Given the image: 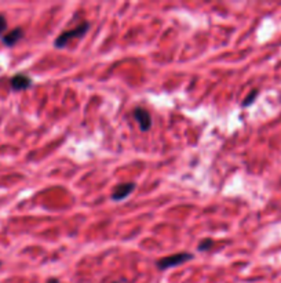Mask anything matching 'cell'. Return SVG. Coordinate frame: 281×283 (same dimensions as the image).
Instances as JSON below:
<instances>
[{
  "instance_id": "1",
  "label": "cell",
  "mask_w": 281,
  "mask_h": 283,
  "mask_svg": "<svg viewBox=\"0 0 281 283\" xmlns=\"http://www.w3.org/2000/svg\"><path fill=\"white\" fill-rule=\"evenodd\" d=\"M90 26H91V25H90L88 21H83L82 24H79L77 26H75V28L64 30V32L54 40V47L64 48L70 40H73V39H82V37L86 36L88 30H90Z\"/></svg>"
},
{
  "instance_id": "2",
  "label": "cell",
  "mask_w": 281,
  "mask_h": 283,
  "mask_svg": "<svg viewBox=\"0 0 281 283\" xmlns=\"http://www.w3.org/2000/svg\"><path fill=\"white\" fill-rule=\"evenodd\" d=\"M194 259V254L187 253V252H182V253H176L172 254V256H167V257H163L160 259L156 263V266L160 271H165L168 268H174V267H178L183 264V263H187L190 260Z\"/></svg>"
},
{
  "instance_id": "3",
  "label": "cell",
  "mask_w": 281,
  "mask_h": 283,
  "mask_svg": "<svg viewBox=\"0 0 281 283\" xmlns=\"http://www.w3.org/2000/svg\"><path fill=\"white\" fill-rule=\"evenodd\" d=\"M133 116L134 119L138 122V126H140V129L142 131H149L150 127H152V116H150V113L147 112L146 109H143V108H135L134 112H133Z\"/></svg>"
},
{
  "instance_id": "4",
  "label": "cell",
  "mask_w": 281,
  "mask_h": 283,
  "mask_svg": "<svg viewBox=\"0 0 281 283\" xmlns=\"http://www.w3.org/2000/svg\"><path fill=\"white\" fill-rule=\"evenodd\" d=\"M135 189V184L134 183H122L116 185V188L113 189L112 192V201L119 202L126 199L127 196H130V194H133Z\"/></svg>"
},
{
  "instance_id": "5",
  "label": "cell",
  "mask_w": 281,
  "mask_h": 283,
  "mask_svg": "<svg viewBox=\"0 0 281 283\" xmlns=\"http://www.w3.org/2000/svg\"><path fill=\"white\" fill-rule=\"evenodd\" d=\"M32 79L23 73H17L10 79V84H11V89L14 91H21V90H26L29 89L32 86Z\"/></svg>"
},
{
  "instance_id": "6",
  "label": "cell",
  "mask_w": 281,
  "mask_h": 283,
  "mask_svg": "<svg viewBox=\"0 0 281 283\" xmlns=\"http://www.w3.org/2000/svg\"><path fill=\"white\" fill-rule=\"evenodd\" d=\"M23 37V29L22 28H14L12 30H10L8 33L1 37L3 43L6 44L7 47H12L14 44H17L18 41L21 40Z\"/></svg>"
},
{
  "instance_id": "7",
  "label": "cell",
  "mask_w": 281,
  "mask_h": 283,
  "mask_svg": "<svg viewBox=\"0 0 281 283\" xmlns=\"http://www.w3.org/2000/svg\"><path fill=\"white\" fill-rule=\"evenodd\" d=\"M259 95V90H252L250 94L247 95L246 98H244V101H243V104H241V106L243 108H247V106L252 105L254 102H255V100H257V97Z\"/></svg>"
},
{
  "instance_id": "8",
  "label": "cell",
  "mask_w": 281,
  "mask_h": 283,
  "mask_svg": "<svg viewBox=\"0 0 281 283\" xmlns=\"http://www.w3.org/2000/svg\"><path fill=\"white\" fill-rule=\"evenodd\" d=\"M214 246V241L212 239H204V241H201L199 243V252H207V250H210L211 248Z\"/></svg>"
},
{
  "instance_id": "9",
  "label": "cell",
  "mask_w": 281,
  "mask_h": 283,
  "mask_svg": "<svg viewBox=\"0 0 281 283\" xmlns=\"http://www.w3.org/2000/svg\"><path fill=\"white\" fill-rule=\"evenodd\" d=\"M7 29V19L3 14H0V36L3 35V32Z\"/></svg>"
},
{
  "instance_id": "10",
  "label": "cell",
  "mask_w": 281,
  "mask_h": 283,
  "mask_svg": "<svg viewBox=\"0 0 281 283\" xmlns=\"http://www.w3.org/2000/svg\"><path fill=\"white\" fill-rule=\"evenodd\" d=\"M47 283H59V281L57 279V278H51V279H50V281H48Z\"/></svg>"
},
{
  "instance_id": "11",
  "label": "cell",
  "mask_w": 281,
  "mask_h": 283,
  "mask_svg": "<svg viewBox=\"0 0 281 283\" xmlns=\"http://www.w3.org/2000/svg\"><path fill=\"white\" fill-rule=\"evenodd\" d=\"M112 283H120V282H117V281H116V282H112Z\"/></svg>"
},
{
  "instance_id": "12",
  "label": "cell",
  "mask_w": 281,
  "mask_h": 283,
  "mask_svg": "<svg viewBox=\"0 0 281 283\" xmlns=\"http://www.w3.org/2000/svg\"><path fill=\"white\" fill-rule=\"evenodd\" d=\"M0 266H1V263H0Z\"/></svg>"
}]
</instances>
